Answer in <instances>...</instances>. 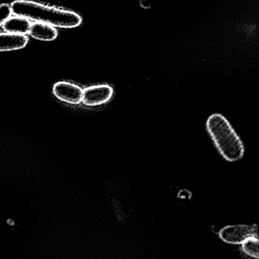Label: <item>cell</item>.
<instances>
[{
    "label": "cell",
    "instance_id": "cell-1",
    "mask_svg": "<svg viewBox=\"0 0 259 259\" xmlns=\"http://www.w3.org/2000/svg\"><path fill=\"white\" fill-rule=\"evenodd\" d=\"M10 8L12 13L16 16L53 27L74 28L79 27L82 22L80 15L76 12L50 7L36 2L16 0L12 3Z\"/></svg>",
    "mask_w": 259,
    "mask_h": 259
},
{
    "label": "cell",
    "instance_id": "cell-2",
    "mask_svg": "<svg viewBox=\"0 0 259 259\" xmlns=\"http://www.w3.org/2000/svg\"><path fill=\"white\" fill-rule=\"evenodd\" d=\"M207 127L216 146L227 160L235 161L243 158V143L223 115L214 114L210 116Z\"/></svg>",
    "mask_w": 259,
    "mask_h": 259
},
{
    "label": "cell",
    "instance_id": "cell-3",
    "mask_svg": "<svg viewBox=\"0 0 259 259\" xmlns=\"http://www.w3.org/2000/svg\"><path fill=\"white\" fill-rule=\"evenodd\" d=\"M257 230L253 226L246 225H229L220 230L219 235L225 243L241 245L246 239L257 236Z\"/></svg>",
    "mask_w": 259,
    "mask_h": 259
},
{
    "label": "cell",
    "instance_id": "cell-4",
    "mask_svg": "<svg viewBox=\"0 0 259 259\" xmlns=\"http://www.w3.org/2000/svg\"><path fill=\"white\" fill-rule=\"evenodd\" d=\"M113 88L109 85L90 87L83 91L82 103L85 106L93 107L105 104L112 98Z\"/></svg>",
    "mask_w": 259,
    "mask_h": 259
},
{
    "label": "cell",
    "instance_id": "cell-5",
    "mask_svg": "<svg viewBox=\"0 0 259 259\" xmlns=\"http://www.w3.org/2000/svg\"><path fill=\"white\" fill-rule=\"evenodd\" d=\"M53 95L64 103L78 105L82 103L83 90L80 87L68 82L60 81L54 84Z\"/></svg>",
    "mask_w": 259,
    "mask_h": 259
},
{
    "label": "cell",
    "instance_id": "cell-6",
    "mask_svg": "<svg viewBox=\"0 0 259 259\" xmlns=\"http://www.w3.org/2000/svg\"><path fill=\"white\" fill-rule=\"evenodd\" d=\"M28 38L25 35L0 33V52L21 50L27 46Z\"/></svg>",
    "mask_w": 259,
    "mask_h": 259
},
{
    "label": "cell",
    "instance_id": "cell-7",
    "mask_svg": "<svg viewBox=\"0 0 259 259\" xmlns=\"http://www.w3.org/2000/svg\"><path fill=\"white\" fill-rule=\"evenodd\" d=\"M30 21L23 17H10L3 24V29L6 33L25 35L29 33L30 28Z\"/></svg>",
    "mask_w": 259,
    "mask_h": 259
},
{
    "label": "cell",
    "instance_id": "cell-8",
    "mask_svg": "<svg viewBox=\"0 0 259 259\" xmlns=\"http://www.w3.org/2000/svg\"><path fill=\"white\" fill-rule=\"evenodd\" d=\"M28 33L34 39L42 41L54 40L58 35L57 30L55 27L38 22L30 25Z\"/></svg>",
    "mask_w": 259,
    "mask_h": 259
},
{
    "label": "cell",
    "instance_id": "cell-9",
    "mask_svg": "<svg viewBox=\"0 0 259 259\" xmlns=\"http://www.w3.org/2000/svg\"><path fill=\"white\" fill-rule=\"evenodd\" d=\"M242 251L247 256L252 258H258L259 242L258 236H252L246 239L241 245Z\"/></svg>",
    "mask_w": 259,
    "mask_h": 259
},
{
    "label": "cell",
    "instance_id": "cell-10",
    "mask_svg": "<svg viewBox=\"0 0 259 259\" xmlns=\"http://www.w3.org/2000/svg\"><path fill=\"white\" fill-rule=\"evenodd\" d=\"M12 10L10 6L6 3L0 4V27L11 17Z\"/></svg>",
    "mask_w": 259,
    "mask_h": 259
}]
</instances>
